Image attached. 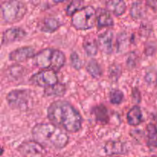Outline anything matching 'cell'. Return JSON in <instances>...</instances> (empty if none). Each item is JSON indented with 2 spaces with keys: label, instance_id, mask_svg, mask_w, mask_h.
I'll return each instance as SVG.
<instances>
[{
  "label": "cell",
  "instance_id": "21",
  "mask_svg": "<svg viewBox=\"0 0 157 157\" xmlns=\"http://www.w3.org/2000/svg\"><path fill=\"white\" fill-rule=\"evenodd\" d=\"M86 71L87 73L95 79H98L103 75V70L101 68V64L98 63L96 59H90L86 64Z\"/></svg>",
  "mask_w": 157,
  "mask_h": 157
},
{
  "label": "cell",
  "instance_id": "6",
  "mask_svg": "<svg viewBox=\"0 0 157 157\" xmlns=\"http://www.w3.org/2000/svg\"><path fill=\"white\" fill-rule=\"evenodd\" d=\"M32 92L29 89H14L7 94L6 97V101L13 110L26 111L33 104Z\"/></svg>",
  "mask_w": 157,
  "mask_h": 157
},
{
  "label": "cell",
  "instance_id": "10",
  "mask_svg": "<svg viewBox=\"0 0 157 157\" xmlns=\"http://www.w3.org/2000/svg\"><path fill=\"white\" fill-rule=\"evenodd\" d=\"M113 33L111 30H107L98 36V45L99 50L105 55H110L113 52Z\"/></svg>",
  "mask_w": 157,
  "mask_h": 157
},
{
  "label": "cell",
  "instance_id": "7",
  "mask_svg": "<svg viewBox=\"0 0 157 157\" xmlns=\"http://www.w3.org/2000/svg\"><path fill=\"white\" fill-rule=\"evenodd\" d=\"M29 81L33 85L47 88L58 84V78L55 71L41 70L33 74L31 76Z\"/></svg>",
  "mask_w": 157,
  "mask_h": 157
},
{
  "label": "cell",
  "instance_id": "12",
  "mask_svg": "<svg viewBox=\"0 0 157 157\" xmlns=\"http://www.w3.org/2000/svg\"><path fill=\"white\" fill-rule=\"evenodd\" d=\"M61 26V22L54 17L44 18L38 23V29L45 33H53Z\"/></svg>",
  "mask_w": 157,
  "mask_h": 157
},
{
  "label": "cell",
  "instance_id": "17",
  "mask_svg": "<svg viewBox=\"0 0 157 157\" xmlns=\"http://www.w3.org/2000/svg\"><path fill=\"white\" fill-rule=\"evenodd\" d=\"M104 150L107 155L126 154L129 149L125 143L121 141H110L106 144Z\"/></svg>",
  "mask_w": 157,
  "mask_h": 157
},
{
  "label": "cell",
  "instance_id": "24",
  "mask_svg": "<svg viewBox=\"0 0 157 157\" xmlns=\"http://www.w3.org/2000/svg\"><path fill=\"white\" fill-rule=\"evenodd\" d=\"M110 102L114 105H120L122 104L124 100V94L122 90L119 89H113L110 91L109 94Z\"/></svg>",
  "mask_w": 157,
  "mask_h": 157
},
{
  "label": "cell",
  "instance_id": "16",
  "mask_svg": "<svg viewBox=\"0 0 157 157\" xmlns=\"http://www.w3.org/2000/svg\"><path fill=\"white\" fill-rule=\"evenodd\" d=\"M92 113L94 114L95 121L98 124H107L110 121V114L107 107L104 104H101L97 105L92 109Z\"/></svg>",
  "mask_w": 157,
  "mask_h": 157
},
{
  "label": "cell",
  "instance_id": "9",
  "mask_svg": "<svg viewBox=\"0 0 157 157\" xmlns=\"http://www.w3.org/2000/svg\"><path fill=\"white\" fill-rule=\"evenodd\" d=\"M35 49L31 46H22L12 51L9 55V59L14 62H23L35 56Z\"/></svg>",
  "mask_w": 157,
  "mask_h": 157
},
{
  "label": "cell",
  "instance_id": "22",
  "mask_svg": "<svg viewBox=\"0 0 157 157\" xmlns=\"http://www.w3.org/2000/svg\"><path fill=\"white\" fill-rule=\"evenodd\" d=\"M132 38H130L126 32H122L118 34L116 40V48L117 52L122 53L127 50L129 47V43L132 41Z\"/></svg>",
  "mask_w": 157,
  "mask_h": 157
},
{
  "label": "cell",
  "instance_id": "15",
  "mask_svg": "<svg viewBox=\"0 0 157 157\" xmlns=\"http://www.w3.org/2000/svg\"><path fill=\"white\" fill-rule=\"evenodd\" d=\"M113 24L114 21L109 11L101 8L97 9V25L98 29L110 27L113 26Z\"/></svg>",
  "mask_w": 157,
  "mask_h": 157
},
{
  "label": "cell",
  "instance_id": "1",
  "mask_svg": "<svg viewBox=\"0 0 157 157\" xmlns=\"http://www.w3.org/2000/svg\"><path fill=\"white\" fill-rule=\"evenodd\" d=\"M47 117L52 124L67 133H77L82 127V116L67 101L57 100L53 101L48 107Z\"/></svg>",
  "mask_w": 157,
  "mask_h": 157
},
{
  "label": "cell",
  "instance_id": "4",
  "mask_svg": "<svg viewBox=\"0 0 157 157\" xmlns=\"http://www.w3.org/2000/svg\"><path fill=\"white\" fill-rule=\"evenodd\" d=\"M0 9L2 18L8 24H15L20 21L28 12L25 3L17 0L2 2Z\"/></svg>",
  "mask_w": 157,
  "mask_h": 157
},
{
  "label": "cell",
  "instance_id": "13",
  "mask_svg": "<svg viewBox=\"0 0 157 157\" xmlns=\"http://www.w3.org/2000/svg\"><path fill=\"white\" fill-rule=\"evenodd\" d=\"M83 48H84V52L88 57H94L98 54V41L91 34H88L86 35L83 40Z\"/></svg>",
  "mask_w": 157,
  "mask_h": 157
},
{
  "label": "cell",
  "instance_id": "29",
  "mask_svg": "<svg viewBox=\"0 0 157 157\" xmlns=\"http://www.w3.org/2000/svg\"><path fill=\"white\" fill-rule=\"evenodd\" d=\"M153 157H156V156H153Z\"/></svg>",
  "mask_w": 157,
  "mask_h": 157
},
{
  "label": "cell",
  "instance_id": "19",
  "mask_svg": "<svg viewBox=\"0 0 157 157\" xmlns=\"http://www.w3.org/2000/svg\"><path fill=\"white\" fill-rule=\"evenodd\" d=\"M67 90L65 84L58 82L53 86L44 88V96L53 97V98H61L64 96Z\"/></svg>",
  "mask_w": 157,
  "mask_h": 157
},
{
  "label": "cell",
  "instance_id": "2",
  "mask_svg": "<svg viewBox=\"0 0 157 157\" xmlns=\"http://www.w3.org/2000/svg\"><path fill=\"white\" fill-rule=\"evenodd\" d=\"M33 140L44 148L61 150L67 145L69 136L67 132L52 123H39L32 129Z\"/></svg>",
  "mask_w": 157,
  "mask_h": 157
},
{
  "label": "cell",
  "instance_id": "3",
  "mask_svg": "<svg viewBox=\"0 0 157 157\" xmlns=\"http://www.w3.org/2000/svg\"><path fill=\"white\" fill-rule=\"evenodd\" d=\"M32 62L41 70L58 71L65 64L66 56L59 49L47 48L37 52L32 58Z\"/></svg>",
  "mask_w": 157,
  "mask_h": 157
},
{
  "label": "cell",
  "instance_id": "8",
  "mask_svg": "<svg viewBox=\"0 0 157 157\" xmlns=\"http://www.w3.org/2000/svg\"><path fill=\"white\" fill-rule=\"evenodd\" d=\"M27 32L20 27H10L6 29L2 35V45H8L12 43L21 41L25 38Z\"/></svg>",
  "mask_w": 157,
  "mask_h": 157
},
{
  "label": "cell",
  "instance_id": "28",
  "mask_svg": "<svg viewBox=\"0 0 157 157\" xmlns=\"http://www.w3.org/2000/svg\"><path fill=\"white\" fill-rule=\"evenodd\" d=\"M117 157H120V156H117Z\"/></svg>",
  "mask_w": 157,
  "mask_h": 157
},
{
  "label": "cell",
  "instance_id": "11",
  "mask_svg": "<svg viewBox=\"0 0 157 157\" xmlns=\"http://www.w3.org/2000/svg\"><path fill=\"white\" fill-rule=\"evenodd\" d=\"M18 151L23 156L38 155L44 153V147L35 141L23 142L18 147Z\"/></svg>",
  "mask_w": 157,
  "mask_h": 157
},
{
  "label": "cell",
  "instance_id": "25",
  "mask_svg": "<svg viewBox=\"0 0 157 157\" xmlns=\"http://www.w3.org/2000/svg\"><path fill=\"white\" fill-rule=\"evenodd\" d=\"M83 4H84V2L79 1V0H74V1L70 2L67 4V6H66L65 12L67 15L68 16H73L78 10L83 8Z\"/></svg>",
  "mask_w": 157,
  "mask_h": 157
},
{
  "label": "cell",
  "instance_id": "5",
  "mask_svg": "<svg viewBox=\"0 0 157 157\" xmlns=\"http://www.w3.org/2000/svg\"><path fill=\"white\" fill-rule=\"evenodd\" d=\"M97 24V9L93 6L81 8L71 17V25L77 30L91 29Z\"/></svg>",
  "mask_w": 157,
  "mask_h": 157
},
{
  "label": "cell",
  "instance_id": "20",
  "mask_svg": "<svg viewBox=\"0 0 157 157\" xmlns=\"http://www.w3.org/2000/svg\"><path fill=\"white\" fill-rule=\"evenodd\" d=\"M147 144L150 150L157 149V127L154 124H149L146 129Z\"/></svg>",
  "mask_w": 157,
  "mask_h": 157
},
{
  "label": "cell",
  "instance_id": "27",
  "mask_svg": "<svg viewBox=\"0 0 157 157\" xmlns=\"http://www.w3.org/2000/svg\"><path fill=\"white\" fill-rule=\"evenodd\" d=\"M136 54L134 52H131V53H130V55H128V56L127 57V60H126L127 67H130V68H133L136 66Z\"/></svg>",
  "mask_w": 157,
  "mask_h": 157
},
{
  "label": "cell",
  "instance_id": "26",
  "mask_svg": "<svg viewBox=\"0 0 157 157\" xmlns=\"http://www.w3.org/2000/svg\"><path fill=\"white\" fill-rule=\"evenodd\" d=\"M71 65L75 70H81L83 67V61L76 52H72L70 55Z\"/></svg>",
  "mask_w": 157,
  "mask_h": 157
},
{
  "label": "cell",
  "instance_id": "14",
  "mask_svg": "<svg viewBox=\"0 0 157 157\" xmlns=\"http://www.w3.org/2000/svg\"><path fill=\"white\" fill-rule=\"evenodd\" d=\"M127 124L132 127H136L144 122V116L140 107L134 105L129 110L127 113Z\"/></svg>",
  "mask_w": 157,
  "mask_h": 157
},
{
  "label": "cell",
  "instance_id": "23",
  "mask_svg": "<svg viewBox=\"0 0 157 157\" xmlns=\"http://www.w3.org/2000/svg\"><path fill=\"white\" fill-rule=\"evenodd\" d=\"M145 6L140 2H133L130 9V16L133 19H141L145 15Z\"/></svg>",
  "mask_w": 157,
  "mask_h": 157
},
{
  "label": "cell",
  "instance_id": "18",
  "mask_svg": "<svg viewBox=\"0 0 157 157\" xmlns=\"http://www.w3.org/2000/svg\"><path fill=\"white\" fill-rule=\"evenodd\" d=\"M105 4L107 10L117 17L124 15L127 10V4L124 1L112 0V1L106 2Z\"/></svg>",
  "mask_w": 157,
  "mask_h": 157
}]
</instances>
